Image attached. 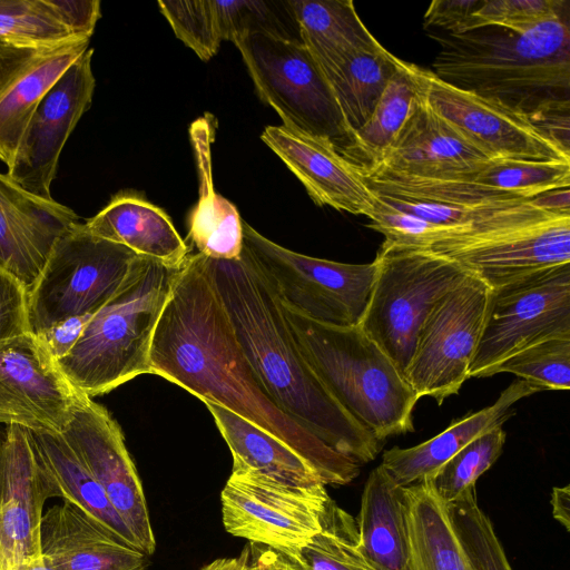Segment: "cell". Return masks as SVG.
<instances>
[{
	"mask_svg": "<svg viewBox=\"0 0 570 570\" xmlns=\"http://www.w3.org/2000/svg\"><path fill=\"white\" fill-rule=\"evenodd\" d=\"M149 374L256 424L303 455L324 484L343 485L360 465L286 415L254 373L208 273L206 256L188 255L157 323Z\"/></svg>",
	"mask_w": 570,
	"mask_h": 570,
	"instance_id": "1",
	"label": "cell"
},
{
	"mask_svg": "<svg viewBox=\"0 0 570 570\" xmlns=\"http://www.w3.org/2000/svg\"><path fill=\"white\" fill-rule=\"evenodd\" d=\"M206 263L238 344L274 403L358 465L373 461L381 442L341 405L307 364L281 301L247 254L242 250L236 259L206 256Z\"/></svg>",
	"mask_w": 570,
	"mask_h": 570,
	"instance_id": "2",
	"label": "cell"
},
{
	"mask_svg": "<svg viewBox=\"0 0 570 570\" xmlns=\"http://www.w3.org/2000/svg\"><path fill=\"white\" fill-rule=\"evenodd\" d=\"M434 75L528 117L570 102L569 12L515 31L490 26L436 38Z\"/></svg>",
	"mask_w": 570,
	"mask_h": 570,
	"instance_id": "3",
	"label": "cell"
},
{
	"mask_svg": "<svg viewBox=\"0 0 570 570\" xmlns=\"http://www.w3.org/2000/svg\"><path fill=\"white\" fill-rule=\"evenodd\" d=\"M281 304L303 357L355 420L380 442L414 431L417 395L360 325L323 324Z\"/></svg>",
	"mask_w": 570,
	"mask_h": 570,
	"instance_id": "4",
	"label": "cell"
},
{
	"mask_svg": "<svg viewBox=\"0 0 570 570\" xmlns=\"http://www.w3.org/2000/svg\"><path fill=\"white\" fill-rule=\"evenodd\" d=\"M179 267L141 256L135 259L117 293L57 361L77 390L92 399L149 374L154 333Z\"/></svg>",
	"mask_w": 570,
	"mask_h": 570,
	"instance_id": "5",
	"label": "cell"
},
{
	"mask_svg": "<svg viewBox=\"0 0 570 570\" xmlns=\"http://www.w3.org/2000/svg\"><path fill=\"white\" fill-rule=\"evenodd\" d=\"M374 262L375 278L360 326L405 377L428 315L468 271L430 248L384 242Z\"/></svg>",
	"mask_w": 570,
	"mask_h": 570,
	"instance_id": "6",
	"label": "cell"
},
{
	"mask_svg": "<svg viewBox=\"0 0 570 570\" xmlns=\"http://www.w3.org/2000/svg\"><path fill=\"white\" fill-rule=\"evenodd\" d=\"M243 250L278 299L323 324L356 326L366 311L375 262L348 264L287 249L242 220Z\"/></svg>",
	"mask_w": 570,
	"mask_h": 570,
	"instance_id": "7",
	"label": "cell"
},
{
	"mask_svg": "<svg viewBox=\"0 0 570 570\" xmlns=\"http://www.w3.org/2000/svg\"><path fill=\"white\" fill-rule=\"evenodd\" d=\"M259 98L296 132L330 141L342 155L348 145L340 109L327 80L302 42L265 33L233 41Z\"/></svg>",
	"mask_w": 570,
	"mask_h": 570,
	"instance_id": "8",
	"label": "cell"
},
{
	"mask_svg": "<svg viewBox=\"0 0 570 570\" xmlns=\"http://www.w3.org/2000/svg\"><path fill=\"white\" fill-rule=\"evenodd\" d=\"M138 257L76 224L55 245L28 291L30 330L39 334L66 318L92 315L120 288Z\"/></svg>",
	"mask_w": 570,
	"mask_h": 570,
	"instance_id": "9",
	"label": "cell"
},
{
	"mask_svg": "<svg viewBox=\"0 0 570 570\" xmlns=\"http://www.w3.org/2000/svg\"><path fill=\"white\" fill-rule=\"evenodd\" d=\"M563 335H570V263L492 288L469 377L492 376L510 356Z\"/></svg>",
	"mask_w": 570,
	"mask_h": 570,
	"instance_id": "10",
	"label": "cell"
},
{
	"mask_svg": "<svg viewBox=\"0 0 570 570\" xmlns=\"http://www.w3.org/2000/svg\"><path fill=\"white\" fill-rule=\"evenodd\" d=\"M330 495L325 484L298 485L252 470H232L222 490L225 530L294 559L320 531Z\"/></svg>",
	"mask_w": 570,
	"mask_h": 570,
	"instance_id": "11",
	"label": "cell"
},
{
	"mask_svg": "<svg viewBox=\"0 0 570 570\" xmlns=\"http://www.w3.org/2000/svg\"><path fill=\"white\" fill-rule=\"evenodd\" d=\"M491 292L487 283L468 272L433 306L405 375L419 399L431 396L442 404L470 379Z\"/></svg>",
	"mask_w": 570,
	"mask_h": 570,
	"instance_id": "12",
	"label": "cell"
},
{
	"mask_svg": "<svg viewBox=\"0 0 570 570\" xmlns=\"http://www.w3.org/2000/svg\"><path fill=\"white\" fill-rule=\"evenodd\" d=\"M430 249L497 288L570 263V214L449 237Z\"/></svg>",
	"mask_w": 570,
	"mask_h": 570,
	"instance_id": "13",
	"label": "cell"
},
{
	"mask_svg": "<svg viewBox=\"0 0 570 570\" xmlns=\"http://www.w3.org/2000/svg\"><path fill=\"white\" fill-rule=\"evenodd\" d=\"M82 392L32 332L0 343V425L61 433Z\"/></svg>",
	"mask_w": 570,
	"mask_h": 570,
	"instance_id": "14",
	"label": "cell"
},
{
	"mask_svg": "<svg viewBox=\"0 0 570 570\" xmlns=\"http://www.w3.org/2000/svg\"><path fill=\"white\" fill-rule=\"evenodd\" d=\"M61 434L101 487L139 550L151 556L156 539L146 497L118 423L82 393Z\"/></svg>",
	"mask_w": 570,
	"mask_h": 570,
	"instance_id": "15",
	"label": "cell"
},
{
	"mask_svg": "<svg viewBox=\"0 0 570 570\" xmlns=\"http://www.w3.org/2000/svg\"><path fill=\"white\" fill-rule=\"evenodd\" d=\"M89 48L45 95L23 134L7 175L29 193L52 199L61 151L82 115L90 108L96 87Z\"/></svg>",
	"mask_w": 570,
	"mask_h": 570,
	"instance_id": "16",
	"label": "cell"
},
{
	"mask_svg": "<svg viewBox=\"0 0 570 570\" xmlns=\"http://www.w3.org/2000/svg\"><path fill=\"white\" fill-rule=\"evenodd\" d=\"M59 492L36 453L29 430L0 425V567L41 558L45 502Z\"/></svg>",
	"mask_w": 570,
	"mask_h": 570,
	"instance_id": "17",
	"label": "cell"
},
{
	"mask_svg": "<svg viewBox=\"0 0 570 570\" xmlns=\"http://www.w3.org/2000/svg\"><path fill=\"white\" fill-rule=\"evenodd\" d=\"M431 108L491 159L568 160L570 153L543 135L527 115L451 86L428 73Z\"/></svg>",
	"mask_w": 570,
	"mask_h": 570,
	"instance_id": "18",
	"label": "cell"
},
{
	"mask_svg": "<svg viewBox=\"0 0 570 570\" xmlns=\"http://www.w3.org/2000/svg\"><path fill=\"white\" fill-rule=\"evenodd\" d=\"M89 43L90 39L50 46L0 41V160L7 168L38 105Z\"/></svg>",
	"mask_w": 570,
	"mask_h": 570,
	"instance_id": "19",
	"label": "cell"
},
{
	"mask_svg": "<svg viewBox=\"0 0 570 570\" xmlns=\"http://www.w3.org/2000/svg\"><path fill=\"white\" fill-rule=\"evenodd\" d=\"M78 223L71 208L36 196L0 173V268L28 291L59 238Z\"/></svg>",
	"mask_w": 570,
	"mask_h": 570,
	"instance_id": "20",
	"label": "cell"
},
{
	"mask_svg": "<svg viewBox=\"0 0 570 570\" xmlns=\"http://www.w3.org/2000/svg\"><path fill=\"white\" fill-rule=\"evenodd\" d=\"M261 139L298 178L317 206H330L370 217L375 196L360 168L330 141L291 130L283 125L267 126Z\"/></svg>",
	"mask_w": 570,
	"mask_h": 570,
	"instance_id": "21",
	"label": "cell"
},
{
	"mask_svg": "<svg viewBox=\"0 0 570 570\" xmlns=\"http://www.w3.org/2000/svg\"><path fill=\"white\" fill-rule=\"evenodd\" d=\"M42 560L53 570H149V556L127 544L73 503L49 508L40 524Z\"/></svg>",
	"mask_w": 570,
	"mask_h": 570,
	"instance_id": "22",
	"label": "cell"
},
{
	"mask_svg": "<svg viewBox=\"0 0 570 570\" xmlns=\"http://www.w3.org/2000/svg\"><path fill=\"white\" fill-rule=\"evenodd\" d=\"M488 160L491 158L431 108L425 92L379 164L363 170L440 177Z\"/></svg>",
	"mask_w": 570,
	"mask_h": 570,
	"instance_id": "23",
	"label": "cell"
},
{
	"mask_svg": "<svg viewBox=\"0 0 570 570\" xmlns=\"http://www.w3.org/2000/svg\"><path fill=\"white\" fill-rule=\"evenodd\" d=\"M539 391L524 380H515L493 404L452 422L434 438L412 448L394 446L384 451L381 465L401 487L430 479L476 436L502 425L513 414L514 403Z\"/></svg>",
	"mask_w": 570,
	"mask_h": 570,
	"instance_id": "24",
	"label": "cell"
},
{
	"mask_svg": "<svg viewBox=\"0 0 570 570\" xmlns=\"http://www.w3.org/2000/svg\"><path fill=\"white\" fill-rule=\"evenodd\" d=\"M82 224L94 236L169 267H179L188 256L187 245L168 215L131 191L116 194L106 207Z\"/></svg>",
	"mask_w": 570,
	"mask_h": 570,
	"instance_id": "25",
	"label": "cell"
},
{
	"mask_svg": "<svg viewBox=\"0 0 570 570\" xmlns=\"http://www.w3.org/2000/svg\"><path fill=\"white\" fill-rule=\"evenodd\" d=\"M405 487L380 464L370 473L356 518L360 547L377 570H406L410 556Z\"/></svg>",
	"mask_w": 570,
	"mask_h": 570,
	"instance_id": "26",
	"label": "cell"
},
{
	"mask_svg": "<svg viewBox=\"0 0 570 570\" xmlns=\"http://www.w3.org/2000/svg\"><path fill=\"white\" fill-rule=\"evenodd\" d=\"M204 403L230 450L233 470H252L298 485L324 484L317 470L288 444L218 404Z\"/></svg>",
	"mask_w": 570,
	"mask_h": 570,
	"instance_id": "27",
	"label": "cell"
},
{
	"mask_svg": "<svg viewBox=\"0 0 570 570\" xmlns=\"http://www.w3.org/2000/svg\"><path fill=\"white\" fill-rule=\"evenodd\" d=\"M302 43L325 76L379 41L351 0H289Z\"/></svg>",
	"mask_w": 570,
	"mask_h": 570,
	"instance_id": "28",
	"label": "cell"
},
{
	"mask_svg": "<svg viewBox=\"0 0 570 570\" xmlns=\"http://www.w3.org/2000/svg\"><path fill=\"white\" fill-rule=\"evenodd\" d=\"M210 124L197 120L190 128L199 171V200L190 213L188 236L210 258L236 259L243 250V226L234 204L216 194L210 169Z\"/></svg>",
	"mask_w": 570,
	"mask_h": 570,
	"instance_id": "29",
	"label": "cell"
},
{
	"mask_svg": "<svg viewBox=\"0 0 570 570\" xmlns=\"http://www.w3.org/2000/svg\"><path fill=\"white\" fill-rule=\"evenodd\" d=\"M410 556L406 570H476L430 479L405 487Z\"/></svg>",
	"mask_w": 570,
	"mask_h": 570,
	"instance_id": "30",
	"label": "cell"
},
{
	"mask_svg": "<svg viewBox=\"0 0 570 570\" xmlns=\"http://www.w3.org/2000/svg\"><path fill=\"white\" fill-rule=\"evenodd\" d=\"M429 70L400 59L382 97L365 124L352 134L343 156L368 169L379 164L428 88Z\"/></svg>",
	"mask_w": 570,
	"mask_h": 570,
	"instance_id": "31",
	"label": "cell"
},
{
	"mask_svg": "<svg viewBox=\"0 0 570 570\" xmlns=\"http://www.w3.org/2000/svg\"><path fill=\"white\" fill-rule=\"evenodd\" d=\"M29 432L40 463L58 490L59 498L73 503L121 541L139 550L132 533L63 435Z\"/></svg>",
	"mask_w": 570,
	"mask_h": 570,
	"instance_id": "32",
	"label": "cell"
},
{
	"mask_svg": "<svg viewBox=\"0 0 570 570\" xmlns=\"http://www.w3.org/2000/svg\"><path fill=\"white\" fill-rule=\"evenodd\" d=\"M400 59L380 42L325 75L350 137L371 117Z\"/></svg>",
	"mask_w": 570,
	"mask_h": 570,
	"instance_id": "33",
	"label": "cell"
},
{
	"mask_svg": "<svg viewBox=\"0 0 570 570\" xmlns=\"http://www.w3.org/2000/svg\"><path fill=\"white\" fill-rule=\"evenodd\" d=\"M426 178H459L527 199L570 187V161L491 159L478 167Z\"/></svg>",
	"mask_w": 570,
	"mask_h": 570,
	"instance_id": "34",
	"label": "cell"
},
{
	"mask_svg": "<svg viewBox=\"0 0 570 570\" xmlns=\"http://www.w3.org/2000/svg\"><path fill=\"white\" fill-rule=\"evenodd\" d=\"M294 560L303 570H377L361 550L356 519L332 499L320 531Z\"/></svg>",
	"mask_w": 570,
	"mask_h": 570,
	"instance_id": "35",
	"label": "cell"
},
{
	"mask_svg": "<svg viewBox=\"0 0 570 570\" xmlns=\"http://www.w3.org/2000/svg\"><path fill=\"white\" fill-rule=\"evenodd\" d=\"M212 3L222 41L265 33L302 42L289 0H212Z\"/></svg>",
	"mask_w": 570,
	"mask_h": 570,
	"instance_id": "36",
	"label": "cell"
},
{
	"mask_svg": "<svg viewBox=\"0 0 570 570\" xmlns=\"http://www.w3.org/2000/svg\"><path fill=\"white\" fill-rule=\"evenodd\" d=\"M77 38L51 0H0V41L19 46H50Z\"/></svg>",
	"mask_w": 570,
	"mask_h": 570,
	"instance_id": "37",
	"label": "cell"
},
{
	"mask_svg": "<svg viewBox=\"0 0 570 570\" xmlns=\"http://www.w3.org/2000/svg\"><path fill=\"white\" fill-rule=\"evenodd\" d=\"M451 524L476 570H513L490 518L479 507L475 488L446 503Z\"/></svg>",
	"mask_w": 570,
	"mask_h": 570,
	"instance_id": "38",
	"label": "cell"
},
{
	"mask_svg": "<svg viewBox=\"0 0 570 570\" xmlns=\"http://www.w3.org/2000/svg\"><path fill=\"white\" fill-rule=\"evenodd\" d=\"M505 438L499 425L468 443L430 478L435 493L450 503L475 488L476 480L499 459Z\"/></svg>",
	"mask_w": 570,
	"mask_h": 570,
	"instance_id": "39",
	"label": "cell"
},
{
	"mask_svg": "<svg viewBox=\"0 0 570 570\" xmlns=\"http://www.w3.org/2000/svg\"><path fill=\"white\" fill-rule=\"evenodd\" d=\"M512 373L543 390L570 387V335L551 337L531 345L503 361L498 373Z\"/></svg>",
	"mask_w": 570,
	"mask_h": 570,
	"instance_id": "40",
	"label": "cell"
},
{
	"mask_svg": "<svg viewBox=\"0 0 570 570\" xmlns=\"http://www.w3.org/2000/svg\"><path fill=\"white\" fill-rule=\"evenodd\" d=\"M158 7L176 37L204 61L213 58L220 46L212 0L161 1Z\"/></svg>",
	"mask_w": 570,
	"mask_h": 570,
	"instance_id": "41",
	"label": "cell"
},
{
	"mask_svg": "<svg viewBox=\"0 0 570 570\" xmlns=\"http://www.w3.org/2000/svg\"><path fill=\"white\" fill-rule=\"evenodd\" d=\"M368 218L371 223L367 226L383 234L385 236L384 243L401 247L430 248L442 239L469 230V228L429 223L411 214L389 207L377 200L376 197L374 210Z\"/></svg>",
	"mask_w": 570,
	"mask_h": 570,
	"instance_id": "42",
	"label": "cell"
},
{
	"mask_svg": "<svg viewBox=\"0 0 570 570\" xmlns=\"http://www.w3.org/2000/svg\"><path fill=\"white\" fill-rule=\"evenodd\" d=\"M566 12V0H483L474 13V30L495 26L522 31Z\"/></svg>",
	"mask_w": 570,
	"mask_h": 570,
	"instance_id": "43",
	"label": "cell"
},
{
	"mask_svg": "<svg viewBox=\"0 0 570 570\" xmlns=\"http://www.w3.org/2000/svg\"><path fill=\"white\" fill-rule=\"evenodd\" d=\"M29 332L28 289L0 268V343Z\"/></svg>",
	"mask_w": 570,
	"mask_h": 570,
	"instance_id": "44",
	"label": "cell"
},
{
	"mask_svg": "<svg viewBox=\"0 0 570 570\" xmlns=\"http://www.w3.org/2000/svg\"><path fill=\"white\" fill-rule=\"evenodd\" d=\"M483 0H434L424 13V26L436 27L449 35L474 30V13Z\"/></svg>",
	"mask_w": 570,
	"mask_h": 570,
	"instance_id": "45",
	"label": "cell"
},
{
	"mask_svg": "<svg viewBox=\"0 0 570 570\" xmlns=\"http://www.w3.org/2000/svg\"><path fill=\"white\" fill-rule=\"evenodd\" d=\"M51 3L75 37L90 39L100 18L99 0H51Z\"/></svg>",
	"mask_w": 570,
	"mask_h": 570,
	"instance_id": "46",
	"label": "cell"
},
{
	"mask_svg": "<svg viewBox=\"0 0 570 570\" xmlns=\"http://www.w3.org/2000/svg\"><path fill=\"white\" fill-rule=\"evenodd\" d=\"M92 315L66 318L36 335L45 342L58 361L72 348Z\"/></svg>",
	"mask_w": 570,
	"mask_h": 570,
	"instance_id": "47",
	"label": "cell"
},
{
	"mask_svg": "<svg viewBox=\"0 0 570 570\" xmlns=\"http://www.w3.org/2000/svg\"><path fill=\"white\" fill-rule=\"evenodd\" d=\"M245 570H303L297 561L266 546L250 543Z\"/></svg>",
	"mask_w": 570,
	"mask_h": 570,
	"instance_id": "48",
	"label": "cell"
},
{
	"mask_svg": "<svg viewBox=\"0 0 570 570\" xmlns=\"http://www.w3.org/2000/svg\"><path fill=\"white\" fill-rule=\"evenodd\" d=\"M552 517L559 521L568 531L570 519V487H554L551 493Z\"/></svg>",
	"mask_w": 570,
	"mask_h": 570,
	"instance_id": "49",
	"label": "cell"
},
{
	"mask_svg": "<svg viewBox=\"0 0 570 570\" xmlns=\"http://www.w3.org/2000/svg\"><path fill=\"white\" fill-rule=\"evenodd\" d=\"M248 559V546L244 548V550L239 553V556L234 558H220L216 559L199 570H245Z\"/></svg>",
	"mask_w": 570,
	"mask_h": 570,
	"instance_id": "50",
	"label": "cell"
},
{
	"mask_svg": "<svg viewBox=\"0 0 570 570\" xmlns=\"http://www.w3.org/2000/svg\"><path fill=\"white\" fill-rule=\"evenodd\" d=\"M11 570H53V569L50 568L42 560V558H38V559H33V560H30V561H26V562L19 563L18 566L12 568Z\"/></svg>",
	"mask_w": 570,
	"mask_h": 570,
	"instance_id": "51",
	"label": "cell"
},
{
	"mask_svg": "<svg viewBox=\"0 0 570 570\" xmlns=\"http://www.w3.org/2000/svg\"><path fill=\"white\" fill-rule=\"evenodd\" d=\"M0 570H1V567H0Z\"/></svg>",
	"mask_w": 570,
	"mask_h": 570,
	"instance_id": "52",
	"label": "cell"
}]
</instances>
